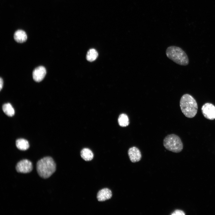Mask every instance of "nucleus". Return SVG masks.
I'll list each match as a JSON object with an SVG mask.
<instances>
[{"instance_id":"obj_1","label":"nucleus","mask_w":215,"mask_h":215,"mask_svg":"<svg viewBox=\"0 0 215 215\" xmlns=\"http://www.w3.org/2000/svg\"><path fill=\"white\" fill-rule=\"evenodd\" d=\"M181 110L184 115L188 118L194 117L197 113L198 105L196 100L188 94L183 95L180 101Z\"/></svg>"},{"instance_id":"obj_2","label":"nucleus","mask_w":215,"mask_h":215,"mask_svg":"<svg viewBox=\"0 0 215 215\" xmlns=\"http://www.w3.org/2000/svg\"><path fill=\"white\" fill-rule=\"evenodd\" d=\"M56 163L51 157L47 156L39 160L36 164V169L39 175L46 179L51 176L56 170Z\"/></svg>"},{"instance_id":"obj_3","label":"nucleus","mask_w":215,"mask_h":215,"mask_svg":"<svg viewBox=\"0 0 215 215\" xmlns=\"http://www.w3.org/2000/svg\"><path fill=\"white\" fill-rule=\"evenodd\" d=\"M167 57L176 63L186 66L189 63V59L185 51L181 48L176 46L168 47L166 51Z\"/></svg>"},{"instance_id":"obj_4","label":"nucleus","mask_w":215,"mask_h":215,"mask_svg":"<svg viewBox=\"0 0 215 215\" xmlns=\"http://www.w3.org/2000/svg\"><path fill=\"white\" fill-rule=\"evenodd\" d=\"M163 145L167 150L174 153L181 152L183 148V145L179 137L172 134L168 135L164 139Z\"/></svg>"},{"instance_id":"obj_5","label":"nucleus","mask_w":215,"mask_h":215,"mask_svg":"<svg viewBox=\"0 0 215 215\" xmlns=\"http://www.w3.org/2000/svg\"><path fill=\"white\" fill-rule=\"evenodd\" d=\"M201 111L206 119L211 120L215 119V106L212 103H205L202 107Z\"/></svg>"},{"instance_id":"obj_6","label":"nucleus","mask_w":215,"mask_h":215,"mask_svg":"<svg viewBox=\"0 0 215 215\" xmlns=\"http://www.w3.org/2000/svg\"><path fill=\"white\" fill-rule=\"evenodd\" d=\"M33 168L32 162L29 160L24 159L19 162L16 166V171L19 173H27L30 172Z\"/></svg>"},{"instance_id":"obj_7","label":"nucleus","mask_w":215,"mask_h":215,"mask_svg":"<svg viewBox=\"0 0 215 215\" xmlns=\"http://www.w3.org/2000/svg\"><path fill=\"white\" fill-rule=\"evenodd\" d=\"M128 154L130 161L133 163L140 161L142 158L141 152L136 147L133 146L129 148Z\"/></svg>"},{"instance_id":"obj_8","label":"nucleus","mask_w":215,"mask_h":215,"mask_svg":"<svg viewBox=\"0 0 215 215\" xmlns=\"http://www.w3.org/2000/svg\"><path fill=\"white\" fill-rule=\"evenodd\" d=\"M46 73L45 68L43 66H39L33 70L32 74L33 79L35 81L39 82L44 79Z\"/></svg>"},{"instance_id":"obj_9","label":"nucleus","mask_w":215,"mask_h":215,"mask_svg":"<svg viewBox=\"0 0 215 215\" xmlns=\"http://www.w3.org/2000/svg\"><path fill=\"white\" fill-rule=\"evenodd\" d=\"M112 196L111 191L108 188H104L98 193L97 198L98 201L102 202L110 199Z\"/></svg>"},{"instance_id":"obj_10","label":"nucleus","mask_w":215,"mask_h":215,"mask_svg":"<svg viewBox=\"0 0 215 215\" xmlns=\"http://www.w3.org/2000/svg\"><path fill=\"white\" fill-rule=\"evenodd\" d=\"M14 40L17 42L22 43L25 42L27 39L25 32L21 30L16 31L14 34Z\"/></svg>"},{"instance_id":"obj_11","label":"nucleus","mask_w":215,"mask_h":215,"mask_svg":"<svg viewBox=\"0 0 215 215\" xmlns=\"http://www.w3.org/2000/svg\"><path fill=\"white\" fill-rule=\"evenodd\" d=\"M80 154L82 158L87 161L92 160L93 157V152L88 148L83 149L81 151Z\"/></svg>"},{"instance_id":"obj_12","label":"nucleus","mask_w":215,"mask_h":215,"mask_svg":"<svg viewBox=\"0 0 215 215\" xmlns=\"http://www.w3.org/2000/svg\"><path fill=\"white\" fill-rule=\"evenodd\" d=\"M16 145L18 149L22 150H26L29 147L28 141L23 139H17L16 141Z\"/></svg>"},{"instance_id":"obj_13","label":"nucleus","mask_w":215,"mask_h":215,"mask_svg":"<svg viewBox=\"0 0 215 215\" xmlns=\"http://www.w3.org/2000/svg\"><path fill=\"white\" fill-rule=\"evenodd\" d=\"M118 122L119 125L122 127H126L129 124L128 117L125 113H122L119 115L118 118Z\"/></svg>"},{"instance_id":"obj_14","label":"nucleus","mask_w":215,"mask_h":215,"mask_svg":"<svg viewBox=\"0 0 215 215\" xmlns=\"http://www.w3.org/2000/svg\"><path fill=\"white\" fill-rule=\"evenodd\" d=\"M2 110L4 113L9 116H12L15 114V110L10 103L4 104L2 106Z\"/></svg>"},{"instance_id":"obj_15","label":"nucleus","mask_w":215,"mask_h":215,"mask_svg":"<svg viewBox=\"0 0 215 215\" xmlns=\"http://www.w3.org/2000/svg\"><path fill=\"white\" fill-rule=\"evenodd\" d=\"M98 55V52L95 49L93 48L90 49L87 52L86 58L88 61L92 62L96 59Z\"/></svg>"},{"instance_id":"obj_16","label":"nucleus","mask_w":215,"mask_h":215,"mask_svg":"<svg viewBox=\"0 0 215 215\" xmlns=\"http://www.w3.org/2000/svg\"><path fill=\"white\" fill-rule=\"evenodd\" d=\"M185 214L182 211L179 210H176L171 214V215H185Z\"/></svg>"},{"instance_id":"obj_17","label":"nucleus","mask_w":215,"mask_h":215,"mask_svg":"<svg viewBox=\"0 0 215 215\" xmlns=\"http://www.w3.org/2000/svg\"><path fill=\"white\" fill-rule=\"evenodd\" d=\"M0 90H1L3 87V81L1 77L0 79Z\"/></svg>"}]
</instances>
